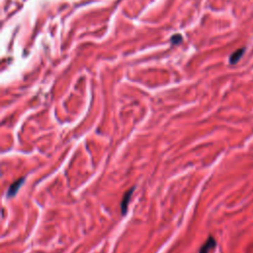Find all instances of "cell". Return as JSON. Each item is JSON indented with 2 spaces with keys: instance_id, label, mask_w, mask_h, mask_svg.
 <instances>
[{
  "instance_id": "4",
  "label": "cell",
  "mask_w": 253,
  "mask_h": 253,
  "mask_svg": "<svg viewBox=\"0 0 253 253\" xmlns=\"http://www.w3.org/2000/svg\"><path fill=\"white\" fill-rule=\"evenodd\" d=\"M244 51H245V50L243 49V47H242V49L236 50L234 51V53L231 54L230 57H229V62H230L231 64H235V63L241 58V57H242V54H244Z\"/></svg>"
},
{
  "instance_id": "3",
  "label": "cell",
  "mask_w": 253,
  "mask_h": 253,
  "mask_svg": "<svg viewBox=\"0 0 253 253\" xmlns=\"http://www.w3.org/2000/svg\"><path fill=\"white\" fill-rule=\"evenodd\" d=\"M24 180H25L24 178H20V179H18L17 181H15L13 184H11V186L9 187V190H8V192H7V196L8 197H13L15 194L18 192V190L20 189V187L22 186Z\"/></svg>"
},
{
  "instance_id": "1",
  "label": "cell",
  "mask_w": 253,
  "mask_h": 253,
  "mask_svg": "<svg viewBox=\"0 0 253 253\" xmlns=\"http://www.w3.org/2000/svg\"><path fill=\"white\" fill-rule=\"evenodd\" d=\"M133 190H134L133 187L130 188L129 191L124 195V198H123L122 204H121V210H122V213H123V215H125L126 212V210H128V206H129L130 198H132V194L133 192Z\"/></svg>"
},
{
  "instance_id": "2",
  "label": "cell",
  "mask_w": 253,
  "mask_h": 253,
  "mask_svg": "<svg viewBox=\"0 0 253 253\" xmlns=\"http://www.w3.org/2000/svg\"><path fill=\"white\" fill-rule=\"evenodd\" d=\"M216 247V240L213 237L210 236L209 238L207 239V241L204 243L203 246L201 247L200 249V252L199 253H209L210 251L212 250Z\"/></svg>"
},
{
  "instance_id": "5",
  "label": "cell",
  "mask_w": 253,
  "mask_h": 253,
  "mask_svg": "<svg viewBox=\"0 0 253 253\" xmlns=\"http://www.w3.org/2000/svg\"><path fill=\"white\" fill-rule=\"evenodd\" d=\"M181 42H182V37H181V35H179V34L173 36V37L171 38V43H174V45H178V43H180Z\"/></svg>"
}]
</instances>
